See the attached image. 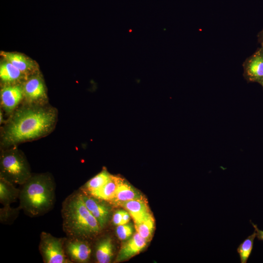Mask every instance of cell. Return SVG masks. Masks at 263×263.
I'll return each mask as SVG.
<instances>
[{
  "label": "cell",
  "mask_w": 263,
  "mask_h": 263,
  "mask_svg": "<svg viewBox=\"0 0 263 263\" xmlns=\"http://www.w3.org/2000/svg\"><path fill=\"white\" fill-rule=\"evenodd\" d=\"M56 117L55 109L43 105L30 104L17 110L2 132V145L15 146L46 135L54 127Z\"/></svg>",
  "instance_id": "6da1fadb"
},
{
  "label": "cell",
  "mask_w": 263,
  "mask_h": 263,
  "mask_svg": "<svg viewBox=\"0 0 263 263\" xmlns=\"http://www.w3.org/2000/svg\"><path fill=\"white\" fill-rule=\"evenodd\" d=\"M20 189L19 207L31 217L50 211L55 202L56 184L49 173L33 174Z\"/></svg>",
  "instance_id": "7a4b0ae2"
},
{
  "label": "cell",
  "mask_w": 263,
  "mask_h": 263,
  "mask_svg": "<svg viewBox=\"0 0 263 263\" xmlns=\"http://www.w3.org/2000/svg\"><path fill=\"white\" fill-rule=\"evenodd\" d=\"M63 231L67 237L91 239L102 228L84 204L79 191H75L63 201L61 209Z\"/></svg>",
  "instance_id": "3957f363"
},
{
  "label": "cell",
  "mask_w": 263,
  "mask_h": 263,
  "mask_svg": "<svg viewBox=\"0 0 263 263\" xmlns=\"http://www.w3.org/2000/svg\"><path fill=\"white\" fill-rule=\"evenodd\" d=\"M32 175L30 165L21 150L11 148L1 151L0 177L14 185H22Z\"/></svg>",
  "instance_id": "277c9868"
},
{
  "label": "cell",
  "mask_w": 263,
  "mask_h": 263,
  "mask_svg": "<svg viewBox=\"0 0 263 263\" xmlns=\"http://www.w3.org/2000/svg\"><path fill=\"white\" fill-rule=\"evenodd\" d=\"M66 238H57L49 233L40 234L39 250L44 263H72L66 254Z\"/></svg>",
  "instance_id": "5b68a950"
},
{
  "label": "cell",
  "mask_w": 263,
  "mask_h": 263,
  "mask_svg": "<svg viewBox=\"0 0 263 263\" xmlns=\"http://www.w3.org/2000/svg\"><path fill=\"white\" fill-rule=\"evenodd\" d=\"M66 255L72 263L89 262L92 252L87 239L78 237H67L64 243Z\"/></svg>",
  "instance_id": "8992f818"
},
{
  "label": "cell",
  "mask_w": 263,
  "mask_h": 263,
  "mask_svg": "<svg viewBox=\"0 0 263 263\" xmlns=\"http://www.w3.org/2000/svg\"><path fill=\"white\" fill-rule=\"evenodd\" d=\"M244 76L247 82L263 83V45L248 57L243 64Z\"/></svg>",
  "instance_id": "52a82bcc"
},
{
  "label": "cell",
  "mask_w": 263,
  "mask_h": 263,
  "mask_svg": "<svg viewBox=\"0 0 263 263\" xmlns=\"http://www.w3.org/2000/svg\"><path fill=\"white\" fill-rule=\"evenodd\" d=\"M86 207L96 219L102 229L108 223L110 216V208L104 200L94 197L79 190Z\"/></svg>",
  "instance_id": "ba28073f"
},
{
  "label": "cell",
  "mask_w": 263,
  "mask_h": 263,
  "mask_svg": "<svg viewBox=\"0 0 263 263\" xmlns=\"http://www.w3.org/2000/svg\"><path fill=\"white\" fill-rule=\"evenodd\" d=\"M24 97L31 105H43L47 95L44 82L39 76L28 79L23 87Z\"/></svg>",
  "instance_id": "9c48e42d"
},
{
  "label": "cell",
  "mask_w": 263,
  "mask_h": 263,
  "mask_svg": "<svg viewBox=\"0 0 263 263\" xmlns=\"http://www.w3.org/2000/svg\"><path fill=\"white\" fill-rule=\"evenodd\" d=\"M24 97L22 87L18 85H8L0 91V104L7 113H12Z\"/></svg>",
  "instance_id": "30bf717a"
},
{
  "label": "cell",
  "mask_w": 263,
  "mask_h": 263,
  "mask_svg": "<svg viewBox=\"0 0 263 263\" xmlns=\"http://www.w3.org/2000/svg\"><path fill=\"white\" fill-rule=\"evenodd\" d=\"M148 242L149 241L136 232L122 246L117 256L116 262L126 260L138 254L145 248Z\"/></svg>",
  "instance_id": "8fae6325"
},
{
  "label": "cell",
  "mask_w": 263,
  "mask_h": 263,
  "mask_svg": "<svg viewBox=\"0 0 263 263\" xmlns=\"http://www.w3.org/2000/svg\"><path fill=\"white\" fill-rule=\"evenodd\" d=\"M139 199H143L140 192L124 181L119 186L113 197L109 203L115 206H121L127 201Z\"/></svg>",
  "instance_id": "7c38bea8"
},
{
  "label": "cell",
  "mask_w": 263,
  "mask_h": 263,
  "mask_svg": "<svg viewBox=\"0 0 263 263\" xmlns=\"http://www.w3.org/2000/svg\"><path fill=\"white\" fill-rule=\"evenodd\" d=\"M120 206L128 211L134 222L151 215L149 208L144 199L128 201Z\"/></svg>",
  "instance_id": "4fadbf2b"
},
{
  "label": "cell",
  "mask_w": 263,
  "mask_h": 263,
  "mask_svg": "<svg viewBox=\"0 0 263 263\" xmlns=\"http://www.w3.org/2000/svg\"><path fill=\"white\" fill-rule=\"evenodd\" d=\"M123 182L122 178L111 175L109 181L102 187L89 194L109 202L113 197L119 186Z\"/></svg>",
  "instance_id": "5bb4252c"
},
{
  "label": "cell",
  "mask_w": 263,
  "mask_h": 263,
  "mask_svg": "<svg viewBox=\"0 0 263 263\" xmlns=\"http://www.w3.org/2000/svg\"><path fill=\"white\" fill-rule=\"evenodd\" d=\"M20 189L14 184L0 177V203L3 206H9L19 198Z\"/></svg>",
  "instance_id": "9a60e30c"
},
{
  "label": "cell",
  "mask_w": 263,
  "mask_h": 263,
  "mask_svg": "<svg viewBox=\"0 0 263 263\" xmlns=\"http://www.w3.org/2000/svg\"><path fill=\"white\" fill-rule=\"evenodd\" d=\"M113 246L112 240L109 237L99 241L96 245L95 256L98 263H110L113 257Z\"/></svg>",
  "instance_id": "2e32d148"
},
{
  "label": "cell",
  "mask_w": 263,
  "mask_h": 263,
  "mask_svg": "<svg viewBox=\"0 0 263 263\" xmlns=\"http://www.w3.org/2000/svg\"><path fill=\"white\" fill-rule=\"evenodd\" d=\"M1 55L6 61L10 62L25 75L34 69V66L33 62L20 54L2 52Z\"/></svg>",
  "instance_id": "e0dca14e"
},
{
  "label": "cell",
  "mask_w": 263,
  "mask_h": 263,
  "mask_svg": "<svg viewBox=\"0 0 263 263\" xmlns=\"http://www.w3.org/2000/svg\"><path fill=\"white\" fill-rule=\"evenodd\" d=\"M24 74L10 62L6 61L0 64V78L6 83H13L21 79Z\"/></svg>",
  "instance_id": "ac0fdd59"
},
{
  "label": "cell",
  "mask_w": 263,
  "mask_h": 263,
  "mask_svg": "<svg viewBox=\"0 0 263 263\" xmlns=\"http://www.w3.org/2000/svg\"><path fill=\"white\" fill-rule=\"evenodd\" d=\"M111 176V174L107 170L103 169L87 181L80 190L86 193L91 194L102 187L109 181Z\"/></svg>",
  "instance_id": "d6986e66"
},
{
  "label": "cell",
  "mask_w": 263,
  "mask_h": 263,
  "mask_svg": "<svg viewBox=\"0 0 263 263\" xmlns=\"http://www.w3.org/2000/svg\"><path fill=\"white\" fill-rule=\"evenodd\" d=\"M134 223L136 232L147 241H150L154 226V221L152 215L135 222Z\"/></svg>",
  "instance_id": "ffe728a7"
},
{
  "label": "cell",
  "mask_w": 263,
  "mask_h": 263,
  "mask_svg": "<svg viewBox=\"0 0 263 263\" xmlns=\"http://www.w3.org/2000/svg\"><path fill=\"white\" fill-rule=\"evenodd\" d=\"M256 236V232H254L248 236L241 243L237 249L241 263H246L250 256L254 244V241Z\"/></svg>",
  "instance_id": "44dd1931"
},
{
  "label": "cell",
  "mask_w": 263,
  "mask_h": 263,
  "mask_svg": "<svg viewBox=\"0 0 263 263\" xmlns=\"http://www.w3.org/2000/svg\"><path fill=\"white\" fill-rule=\"evenodd\" d=\"M0 208V219L2 223H9L12 222L18 215L19 211L20 210L19 207L17 208H12L10 206L4 207Z\"/></svg>",
  "instance_id": "7402d4cb"
},
{
  "label": "cell",
  "mask_w": 263,
  "mask_h": 263,
  "mask_svg": "<svg viewBox=\"0 0 263 263\" xmlns=\"http://www.w3.org/2000/svg\"><path fill=\"white\" fill-rule=\"evenodd\" d=\"M116 231L118 238L121 240H125L132 235L133 228L130 224L120 225H117Z\"/></svg>",
  "instance_id": "603a6c76"
},
{
  "label": "cell",
  "mask_w": 263,
  "mask_h": 263,
  "mask_svg": "<svg viewBox=\"0 0 263 263\" xmlns=\"http://www.w3.org/2000/svg\"><path fill=\"white\" fill-rule=\"evenodd\" d=\"M124 212V210H119L114 213L113 217V222L114 225H121Z\"/></svg>",
  "instance_id": "cb8c5ba5"
},
{
  "label": "cell",
  "mask_w": 263,
  "mask_h": 263,
  "mask_svg": "<svg viewBox=\"0 0 263 263\" xmlns=\"http://www.w3.org/2000/svg\"><path fill=\"white\" fill-rule=\"evenodd\" d=\"M252 225L254 227L255 231L256 232V236L260 240L263 241V230L259 229L257 226L253 223H252Z\"/></svg>",
  "instance_id": "d4e9b609"
},
{
  "label": "cell",
  "mask_w": 263,
  "mask_h": 263,
  "mask_svg": "<svg viewBox=\"0 0 263 263\" xmlns=\"http://www.w3.org/2000/svg\"><path fill=\"white\" fill-rule=\"evenodd\" d=\"M130 219V214L127 211L124 210V213L123 214V217L122 219V221L121 225H124L127 224Z\"/></svg>",
  "instance_id": "484cf974"
},
{
  "label": "cell",
  "mask_w": 263,
  "mask_h": 263,
  "mask_svg": "<svg viewBox=\"0 0 263 263\" xmlns=\"http://www.w3.org/2000/svg\"><path fill=\"white\" fill-rule=\"evenodd\" d=\"M258 41L261 45H263V28L257 35Z\"/></svg>",
  "instance_id": "4316f807"
},
{
  "label": "cell",
  "mask_w": 263,
  "mask_h": 263,
  "mask_svg": "<svg viewBox=\"0 0 263 263\" xmlns=\"http://www.w3.org/2000/svg\"><path fill=\"white\" fill-rule=\"evenodd\" d=\"M261 86H262V87L263 88V83L261 85Z\"/></svg>",
  "instance_id": "83f0119b"
}]
</instances>
